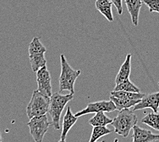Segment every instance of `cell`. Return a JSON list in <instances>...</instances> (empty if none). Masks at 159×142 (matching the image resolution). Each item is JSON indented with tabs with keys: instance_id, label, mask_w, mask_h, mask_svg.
<instances>
[{
	"instance_id": "obj_1",
	"label": "cell",
	"mask_w": 159,
	"mask_h": 142,
	"mask_svg": "<svg viewBox=\"0 0 159 142\" xmlns=\"http://www.w3.org/2000/svg\"><path fill=\"white\" fill-rule=\"evenodd\" d=\"M137 123L138 118L134 111L129 109H125L119 111L117 116L112 119L111 124L114 127L115 133L125 138Z\"/></svg>"
},
{
	"instance_id": "obj_2",
	"label": "cell",
	"mask_w": 159,
	"mask_h": 142,
	"mask_svg": "<svg viewBox=\"0 0 159 142\" xmlns=\"http://www.w3.org/2000/svg\"><path fill=\"white\" fill-rule=\"evenodd\" d=\"M74 98V94H62L60 92L52 94L50 97V103L48 110V113L52 118V126L55 130L61 128L60 120L61 114L66 105Z\"/></svg>"
},
{
	"instance_id": "obj_3",
	"label": "cell",
	"mask_w": 159,
	"mask_h": 142,
	"mask_svg": "<svg viewBox=\"0 0 159 142\" xmlns=\"http://www.w3.org/2000/svg\"><path fill=\"white\" fill-rule=\"evenodd\" d=\"M61 72L59 77V90L61 92L69 91V93L74 94V85L76 79L81 74V71L74 70L66 59L65 56L61 55Z\"/></svg>"
},
{
	"instance_id": "obj_4",
	"label": "cell",
	"mask_w": 159,
	"mask_h": 142,
	"mask_svg": "<svg viewBox=\"0 0 159 142\" xmlns=\"http://www.w3.org/2000/svg\"><path fill=\"white\" fill-rule=\"evenodd\" d=\"M50 97L45 96L37 90L33 92L32 98L26 107V114L29 119L45 115L48 112Z\"/></svg>"
},
{
	"instance_id": "obj_5",
	"label": "cell",
	"mask_w": 159,
	"mask_h": 142,
	"mask_svg": "<svg viewBox=\"0 0 159 142\" xmlns=\"http://www.w3.org/2000/svg\"><path fill=\"white\" fill-rule=\"evenodd\" d=\"M51 124L52 123H49L46 114L30 119L27 124L30 133L35 142H43Z\"/></svg>"
},
{
	"instance_id": "obj_6",
	"label": "cell",
	"mask_w": 159,
	"mask_h": 142,
	"mask_svg": "<svg viewBox=\"0 0 159 142\" xmlns=\"http://www.w3.org/2000/svg\"><path fill=\"white\" fill-rule=\"evenodd\" d=\"M115 110H117V108L111 100L100 101L88 104L87 107L76 113L75 115L79 118L89 114H97L99 112H112Z\"/></svg>"
},
{
	"instance_id": "obj_7",
	"label": "cell",
	"mask_w": 159,
	"mask_h": 142,
	"mask_svg": "<svg viewBox=\"0 0 159 142\" xmlns=\"http://www.w3.org/2000/svg\"><path fill=\"white\" fill-rule=\"evenodd\" d=\"M36 82H37V90L45 96L51 97L52 95V79L50 72L46 66L36 72Z\"/></svg>"
},
{
	"instance_id": "obj_8",
	"label": "cell",
	"mask_w": 159,
	"mask_h": 142,
	"mask_svg": "<svg viewBox=\"0 0 159 142\" xmlns=\"http://www.w3.org/2000/svg\"><path fill=\"white\" fill-rule=\"evenodd\" d=\"M159 107V92L150 94H145L139 103L133 107L132 111L144 110L150 108L155 113H158V108Z\"/></svg>"
},
{
	"instance_id": "obj_9",
	"label": "cell",
	"mask_w": 159,
	"mask_h": 142,
	"mask_svg": "<svg viewBox=\"0 0 159 142\" xmlns=\"http://www.w3.org/2000/svg\"><path fill=\"white\" fill-rule=\"evenodd\" d=\"M132 130V142H154L159 140V134H154L152 131L142 128L137 125H135Z\"/></svg>"
},
{
	"instance_id": "obj_10",
	"label": "cell",
	"mask_w": 159,
	"mask_h": 142,
	"mask_svg": "<svg viewBox=\"0 0 159 142\" xmlns=\"http://www.w3.org/2000/svg\"><path fill=\"white\" fill-rule=\"evenodd\" d=\"M78 120V118L75 116V114L72 113L70 109V107H68L67 109V111L63 117L62 120V133H61V140H66L67 135L70 131L73 126L76 123Z\"/></svg>"
},
{
	"instance_id": "obj_11",
	"label": "cell",
	"mask_w": 159,
	"mask_h": 142,
	"mask_svg": "<svg viewBox=\"0 0 159 142\" xmlns=\"http://www.w3.org/2000/svg\"><path fill=\"white\" fill-rule=\"evenodd\" d=\"M126 4L128 11L130 13L132 24L134 26H137L139 24V13L143 5L141 0H125Z\"/></svg>"
},
{
	"instance_id": "obj_12",
	"label": "cell",
	"mask_w": 159,
	"mask_h": 142,
	"mask_svg": "<svg viewBox=\"0 0 159 142\" xmlns=\"http://www.w3.org/2000/svg\"><path fill=\"white\" fill-rule=\"evenodd\" d=\"M131 59L132 55L130 54H128L125 58V61L121 68L115 79V84L117 85L122 83V82L129 79V77L131 72Z\"/></svg>"
},
{
	"instance_id": "obj_13",
	"label": "cell",
	"mask_w": 159,
	"mask_h": 142,
	"mask_svg": "<svg viewBox=\"0 0 159 142\" xmlns=\"http://www.w3.org/2000/svg\"><path fill=\"white\" fill-rule=\"evenodd\" d=\"M96 9L107 19L108 21H114L112 12V3L111 0H96L95 3Z\"/></svg>"
},
{
	"instance_id": "obj_14",
	"label": "cell",
	"mask_w": 159,
	"mask_h": 142,
	"mask_svg": "<svg viewBox=\"0 0 159 142\" xmlns=\"http://www.w3.org/2000/svg\"><path fill=\"white\" fill-rule=\"evenodd\" d=\"M112 119L108 118L107 115H105L104 112H99L95 114L94 116H93L89 120V124L93 127H107V125L112 123Z\"/></svg>"
},
{
	"instance_id": "obj_15",
	"label": "cell",
	"mask_w": 159,
	"mask_h": 142,
	"mask_svg": "<svg viewBox=\"0 0 159 142\" xmlns=\"http://www.w3.org/2000/svg\"><path fill=\"white\" fill-rule=\"evenodd\" d=\"M110 100H111L113 102L117 110L121 111L125 109H130L131 107H133L139 103L141 100H128V99H123V98H117L113 96L110 97Z\"/></svg>"
},
{
	"instance_id": "obj_16",
	"label": "cell",
	"mask_w": 159,
	"mask_h": 142,
	"mask_svg": "<svg viewBox=\"0 0 159 142\" xmlns=\"http://www.w3.org/2000/svg\"><path fill=\"white\" fill-rule=\"evenodd\" d=\"M29 59L32 70L34 72H37L40 68L45 67L47 64L45 54L29 55Z\"/></svg>"
},
{
	"instance_id": "obj_17",
	"label": "cell",
	"mask_w": 159,
	"mask_h": 142,
	"mask_svg": "<svg viewBox=\"0 0 159 142\" xmlns=\"http://www.w3.org/2000/svg\"><path fill=\"white\" fill-rule=\"evenodd\" d=\"M111 96H113L117 98L128 99V100H141L145 94L140 92H129L123 91H112L111 93Z\"/></svg>"
},
{
	"instance_id": "obj_18",
	"label": "cell",
	"mask_w": 159,
	"mask_h": 142,
	"mask_svg": "<svg viewBox=\"0 0 159 142\" xmlns=\"http://www.w3.org/2000/svg\"><path fill=\"white\" fill-rule=\"evenodd\" d=\"M46 48L42 44L38 37H34L32 40L28 47V54H45L46 52Z\"/></svg>"
},
{
	"instance_id": "obj_19",
	"label": "cell",
	"mask_w": 159,
	"mask_h": 142,
	"mask_svg": "<svg viewBox=\"0 0 159 142\" xmlns=\"http://www.w3.org/2000/svg\"><path fill=\"white\" fill-rule=\"evenodd\" d=\"M141 123L156 131H159V114L155 112L148 114L142 118Z\"/></svg>"
},
{
	"instance_id": "obj_20",
	"label": "cell",
	"mask_w": 159,
	"mask_h": 142,
	"mask_svg": "<svg viewBox=\"0 0 159 142\" xmlns=\"http://www.w3.org/2000/svg\"><path fill=\"white\" fill-rule=\"evenodd\" d=\"M112 131H113L109 129L107 127H93L89 142L97 141L99 138L111 133Z\"/></svg>"
},
{
	"instance_id": "obj_21",
	"label": "cell",
	"mask_w": 159,
	"mask_h": 142,
	"mask_svg": "<svg viewBox=\"0 0 159 142\" xmlns=\"http://www.w3.org/2000/svg\"><path fill=\"white\" fill-rule=\"evenodd\" d=\"M113 91H123L129 92H140L139 88L130 81V79H127L122 83L115 85Z\"/></svg>"
},
{
	"instance_id": "obj_22",
	"label": "cell",
	"mask_w": 159,
	"mask_h": 142,
	"mask_svg": "<svg viewBox=\"0 0 159 142\" xmlns=\"http://www.w3.org/2000/svg\"><path fill=\"white\" fill-rule=\"evenodd\" d=\"M141 2L148 6L150 12L159 13V0H141Z\"/></svg>"
},
{
	"instance_id": "obj_23",
	"label": "cell",
	"mask_w": 159,
	"mask_h": 142,
	"mask_svg": "<svg viewBox=\"0 0 159 142\" xmlns=\"http://www.w3.org/2000/svg\"><path fill=\"white\" fill-rule=\"evenodd\" d=\"M115 8H117L119 15H121L123 13V6H122V0H111Z\"/></svg>"
},
{
	"instance_id": "obj_24",
	"label": "cell",
	"mask_w": 159,
	"mask_h": 142,
	"mask_svg": "<svg viewBox=\"0 0 159 142\" xmlns=\"http://www.w3.org/2000/svg\"><path fill=\"white\" fill-rule=\"evenodd\" d=\"M58 142H66V140H61H61H60Z\"/></svg>"
},
{
	"instance_id": "obj_25",
	"label": "cell",
	"mask_w": 159,
	"mask_h": 142,
	"mask_svg": "<svg viewBox=\"0 0 159 142\" xmlns=\"http://www.w3.org/2000/svg\"><path fill=\"white\" fill-rule=\"evenodd\" d=\"M0 142H2V133H1V131H0Z\"/></svg>"
},
{
	"instance_id": "obj_26",
	"label": "cell",
	"mask_w": 159,
	"mask_h": 142,
	"mask_svg": "<svg viewBox=\"0 0 159 142\" xmlns=\"http://www.w3.org/2000/svg\"><path fill=\"white\" fill-rule=\"evenodd\" d=\"M158 113L159 114V107H158Z\"/></svg>"
},
{
	"instance_id": "obj_27",
	"label": "cell",
	"mask_w": 159,
	"mask_h": 142,
	"mask_svg": "<svg viewBox=\"0 0 159 142\" xmlns=\"http://www.w3.org/2000/svg\"><path fill=\"white\" fill-rule=\"evenodd\" d=\"M95 142H97V141H95ZM101 142H106V141H101Z\"/></svg>"
},
{
	"instance_id": "obj_28",
	"label": "cell",
	"mask_w": 159,
	"mask_h": 142,
	"mask_svg": "<svg viewBox=\"0 0 159 142\" xmlns=\"http://www.w3.org/2000/svg\"><path fill=\"white\" fill-rule=\"evenodd\" d=\"M158 85H159V82H158Z\"/></svg>"
}]
</instances>
